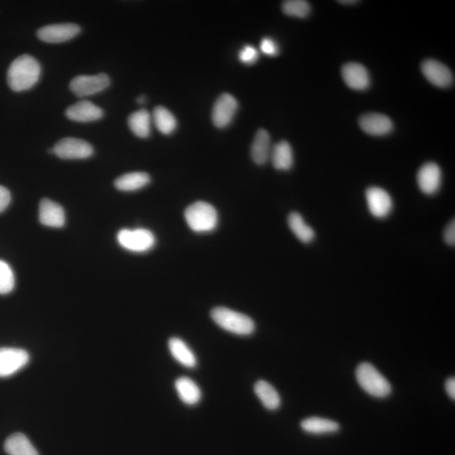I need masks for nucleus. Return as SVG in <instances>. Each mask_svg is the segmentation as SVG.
Returning a JSON list of instances; mask_svg holds the SVG:
<instances>
[{"label": "nucleus", "instance_id": "f257e3e1", "mask_svg": "<svg viewBox=\"0 0 455 455\" xmlns=\"http://www.w3.org/2000/svg\"><path fill=\"white\" fill-rule=\"evenodd\" d=\"M41 72V66L33 56H20L9 68V86L16 92L28 91L38 82Z\"/></svg>", "mask_w": 455, "mask_h": 455}, {"label": "nucleus", "instance_id": "f03ea898", "mask_svg": "<svg viewBox=\"0 0 455 455\" xmlns=\"http://www.w3.org/2000/svg\"><path fill=\"white\" fill-rule=\"evenodd\" d=\"M210 315L218 327L239 336H249L255 331L256 325L251 318L229 308H214Z\"/></svg>", "mask_w": 455, "mask_h": 455}, {"label": "nucleus", "instance_id": "7ed1b4c3", "mask_svg": "<svg viewBox=\"0 0 455 455\" xmlns=\"http://www.w3.org/2000/svg\"><path fill=\"white\" fill-rule=\"evenodd\" d=\"M186 224L196 233H208L216 229L218 212L213 205L196 202L187 207L184 213Z\"/></svg>", "mask_w": 455, "mask_h": 455}, {"label": "nucleus", "instance_id": "20e7f679", "mask_svg": "<svg viewBox=\"0 0 455 455\" xmlns=\"http://www.w3.org/2000/svg\"><path fill=\"white\" fill-rule=\"evenodd\" d=\"M356 378L361 388L370 395L385 398L391 393L390 382L371 364H360L356 370Z\"/></svg>", "mask_w": 455, "mask_h": 455}, {"label": "nucleus", "instance_id": "39448f33", "mask_svg": "<svg viewBox=\"0 0 455 455\" xmlns=\"http://www.w3.org/2000/svg\"><path fill=\"white\" fill-rule=\"evenodd\" d=\"M118 242L127 251L133 252H146L155 247V237L151 231L146 229L120 230Z\"/></svg>", "mask_w": 455, "mask_h": 455}, {"label": "nucleus", "instance_id": "423d86ee", "mask_svg": "<svg viewBox=\"0 0 455 455\" xmlns=\"http://www.w3.org/2000/svg\"><path fill=\"white\" fill-rule=\"evenodd\" d=\"M111 79L106 74L79 75L72 79L69 87L76 96L87 97L96 95L108 88Z\"/></svg>", "mask_w": 455, "mask_h": 455}, {"label": "nucleus", "instance_id": "0eeeda50", "mask_svg": "<svg viewBox=\"0 0 455 455\" xmlns=\"http://www.w3.org/2000/svg\"><path fill=\"white\" fill-rule=\"evenodd\" d=\"M53 154L62 159H84L94 154L91 144L80 138L64 137L53 147Z\"/></svg>", "mask_w": 455, "mask_h": 455}, {"label": "nucleus", "instance_id": "6e6552de", "mask_svg": "<svg viewBox=\"0 0 455 455\" xmlns=\"http://www.w3.org/2000/svg\"><path fill=\"white\" fill-rule=\"evenodd\" d=\"M28 352L14 347L0 349V378L14 376L29 363Z\"/></svg>", "mask_w": 455, "mask_h": 455}, {"label": "nucleus", "instance_id": "1a4fd4ad", "mask_svg": "<svg viewBox=\"0 0 455 455\" xmlns=\"http://www.w3.org/2000/svg\"><path fill=\"white\" fill-rule=\"evenodd\" d=\"M238 101L230 94H223L213 106L212 120L214 126L225 128L233 121L238 109Z\"/></svg>", "mask_w": 455, "mask_h": 455}, {"label": "nucleus", "instance_id": "9d476101", "mask_svg": "<svg viewBox=\"0 0 455 455\" xmlns=\"http://www.w3.org/2000/svg\"><path fill=\"white\" fill-rule=\"evenodd\" d=\"M80 30L79 26L74 23L48 25L38 30V38L47 43H62L74 38Z\"/></svg>", "mask_w": 455, "mask_h": 455}, {"label": "nucleus", "instance_id": "9b49d317", "mask_svg": "<svg viewBox=\"0 0 455 455\" xmlns=\"http://www.w3.org/2000/svg\"><path fill=\"white\" fill-rule=\"evenodd\" d=\"M366 200L370 213L377 218H385L393 208L391 195L381 187L372 186L366 191Z\"/></svg>", "mask_w": 455, "mask_h": 455}, {"label": "nucleus", "instance_id": "f8f14e48", "mask_svg": "<svg viewBox=\"0 0 455 455\" xmlns=\"http://www.w3.org/2000/svg\"><path fill=\"white\" fill-rule=\"evenodd\" d=\"M422 72L428 82L437 87H449L454 82L453 74L448 67L434 60L423 62Z\"/></svg>", "mask_w": 455, "mask_h": 455}, {"label": "nucleus", "instance_id": "ddd939ff", "mask_svg": "<svg viewBox=\"0 0 455 455\" xmlns=\"http://www.w3.org/2000/svg\"><path fill=\"white\" fill-rule=\"evenodd\" d=\"M66 117L77 123L96 122L103 118L104 111L90 101H80L65 111Z\"/></svg>", "mask_w": 455, "mask_h": 455}, {"label": "nucleus", "instance_id": "4468645a", "mask_svg": "<svg viewBox=\"0 0 455 455\" xmlns=\"http://www.w3.org/2000/svg\"><path fill=\"white\" fill-rule=\"evenodd\" d=\"M417 179L419 189L423 193L434 195L438 193L441 186V169L435 163H426L419 169Z\"/></svg>", "mask_w": 455, "mask_h": 455}, {"label": "nucleus", "instance_id": "2eb2a0df", "mask_svg": "<svg viewBox=\"0 0 455 455\" xmlns=\"http://www.w3.org/2000/svg\"><path fill=\"white\" fill-rule=\"evenodd\" d=\"M342 79L347 86L355 91H365L370 86V77L365 67L356 62H349L342 67Z\"/></svg>", "mask_w": 455, "mask_h": 455}, {"label": "nucleus", "instance_id": "dca6fc26", "mask_svg": "<svg viewBox=\"0 0 455 455\" xmlns=\"http://www.w3.org/2000/svg\"><path fill=\"white\" fill-rule=\"evenodd\" d=\"M65 213L60 204L43 198L39 204V220L44 226L62 228L65 225Z\"/></svg>", "mask_w": 455, "mask_h": 455}, {"label": "nucleus", "instance_id": "f3484780", "mask_svg": "<svg viewBox=\"0 0 455 455\" xmlns=\"http://www.w3.org/2000/svg\"><path fill=\"white\" fill-rule=\"evenodd\" d=\"M359 123L364 133L372 136H385L393 129L391 120L379 113L365 114L360 118Z\"/></svg>", "mask_w": 455, "mask_h": 455}, {"label": "nucleus", "instance_id": "a211bd4d", "mask_svg": "<svg viewBox=\"0 0 455 455\" xmlns=\"http://www.w3.org/2000/svg\"><path fill=\"white\" fill-rule=\"evenodd\" d=\"M271 137L265 129L257 133L251 148L252 159L258 166H263L270 159L271 152Z\"/></svg>", "mask_w": 455, "mask_h": 455}, {"label": "nucleus", "instance_id": "6ab92c4d", "mask_svg": "<svg viewBox=\"0 0 455 455\" xmlns=\"http://www.w3.org/2000/svg\"><path fill=\"white\" fill-rule=\"evenodd\" d=\"M270 159L279 171H289L293 166V153L287 141H280L271 148Z\"/></svg>", "mask_w": 455, "mask_h": 455}, {"label": "nucleus", "instance_id": "aec40b11", "mask_svg": "<svg viewBox=\"0 0 455 455\" xmlns=\"http://www.w3.org/2000/svg\"><path fill=\"white\" fill-rule=\"evenodd\" d=\"M151 179L145 172H131L125 174L115 181L116 189L121 191H135L144 189L150 184Z\"/></svg>", "mask_w": 455, "mask_h": 455}, {"label": "nucleus", "instance_id": "412c9836", "mask_svg": "<svg viewBox=\"0 0 455 455\" xmlns=\"http://www.w3.org/2000/svg\"><path fill=\"white\" fill-rule=\"evenodd\" d=\"M169 349L173 358L185 367L194 368L197 365V359L193 351L181 339L177 337L169 339Z\"/></svg>", "mask_w": 455, "mask_h": 455}, {"label": "nucleus", "instance_id": "4be33fe9", "mask_svg": "<svg viewBox=\"0 0 455 455\" xmlns=\"http://www.w3.org/2000/svg\"><path fill=\"white\" fill-rule=\"evenodd\" d=\"M152 118L149 111L141 109L129 116L128 124L130 130L137 137L146 138L151 133Z\"/></svg>", "mask_w": 455, "mask_h": 455}, {"label": "nucleus", "instance_id": "5701e85b", "mask_svg": "<svg viewBox=\"0 0 455 455\" xmlns=\"http://www.w3.org/2000/svg\"><path fill=\"white\" fill-rule=\"evenodd\" d=\"M176 389L180 399L186 405H193L199 403L201 390L193 379L187 377H181L176 379Z\"/></svg>", "mask_w": 455, "mask_h": 455}, {"label": "nucleus", "instance_id": "b1692460", "mask_svg": "<svg viewBox=\"0 0 455 455\" xmlns=\"http://www.w3.org/2000/svg\"><path fill=\"white\" fill-rule=\"evenodd\" d=\"M4 449L9 455H39L28 437L22 434L9 437L4 444Z\"/></svg>", "mask_w": 455, "mask_h": 455}, {"label": "nucleus", "instance_id": "393cba45", "mask_svg": "<svg viewBox=\"0 0 455 455\" xmlns=\"http://www.w3.org/2000/svg\"><path fill=\"white\" fill-rule=\"evenodd\" d=\"M288 225L293 235L302 243L309 244L315 239V231L310 225L306 224L300 213L293 212L288 218Z\"/></svg>", "mask_w": 455, "mask_h": 455}, {"label": "nucleus", "instance_id": "a878e982", "mask_svg": "<svg viewBox=\"0 0 455 455\" xmlns=\"http://www.w3.org/2000/svg\"><path fill=\"white\" fill-rule=\"evenodd\" d=\"M301 427L308 434H327L337 432L340 426L330 419L311 417L302 421Z\"/></svg>", "mask_w": 455, "mask_h": 455}, {"label": "nucleus", "instance_id": "bb28decb", "mask_svg": "<svg viewBox=\"0 0 455 455\" xmlns=\"http://www.w3.org/2000/svg\"><path fill=\"white\" fill-rule=\"evenodd\" d=\"M254 391L267 410H275L280 407L281 398L279 392L269 382L257 381L254 386Z\"/></svg>", "mask_w": 455, "mask_h": 455}, {"label": "nucleus", "instance_id": "cd10ccee", "mask_svg": "<svg viewBox=\"0 0 455 455\" xmlns=\"http://www.w3.org/2000/svg\"><path fill=\"white\" fill-rule=\"evenodd\" d=\"M153 121L156 128L164 135H172L177 127L175 116L166 107L162 106L155 107L153 113Z\"/></svg>", "mask_w": 455, "mask_h": 455}, {"label": "nucleus", "instance_id": "c85d7f7f", "mask_svg": "<svg viewBox=\"0 0 455 455\" xmlns=\"http://www.w3.org/2000/svg\"><path fill=\"white\" fill-rule=\"evenodd\" d=\"M282 10L286 16L303 19L310 15L311 9L305 0H288L283 3Z\"/></svg>", "mask_w": 455, "mask_h": 455}, {"label": "nucleus", "instance_id": "c756f323", "mask_svg": "<svg viewBox=\"0 0 455 455\" xmlns=\"http://www.w3.org/2000/svg\"><path fill=\"white\" fill-rule=\"evenodd\" d=\"M16 284L14 273L8 263L0 260V294L12 292Z\"/></svg>", "mask_w": 455, "mask_h": 455}, {"label": "nucleus", "instance_id": "7c9ffc66", "mask_svg": "<svg viewBox=\"0 0 455 455\" xmlns=\"http://www.w3.org/2000/svg\"><path fill=\"white\" fill-rule=\"evenodd\" d=\"M259 59V52L251 45L245 46L239 52V60L245 64H253Z\"/></svg>", "mask_w": 455, "mask_h": 455}, {"label": "nucleus", "instance_id": "2f4dec72", "mask_svg": "<svg viewBox=\"0 0 455 455\" xmlns=\"http://www.w3.org/2000/svg\"><path fill=\"white\" fill-rule=\"evenodd\" d=\"M261 51L267 56L274 57L279 55V47L274 40L266 38L261 43Z\"/></svg>", "mask_w": 455, "mask_h": 455}, {"label": "nucleus", "instance_id": "473e14b6", "mask_svg": "<svg viewBox=\"0 0 455 455\" xmlns=\"http://www.w3.org/2000/svg\"><path fill=\"white\" fill-rule=\"evenodd\" d=\"M444 240L449 247H454L455 245V221L452 220L449 224L446 226L444 231Z\"/></svg>", "mask_w": 455, "mask_h": 455}, {"label": "nucleus", "instance_id": "72a5a7b5", "mask_svg": "<svg viewBox=\"0 0 455 455\" xmlns=\"http://www.w3.org/2000/svg\"><path fill=\"white\" fill-rule=\"evenodd\" d=\"M11 202L10 191L6 187L0 186V213L4 212Z\"/></svg>", "mask_w": 455, "mask_h": 455}, {"label": "nucleus", "instance_id": "f704fd0d", "mask_svg": "<svg viewBox=\"0 0 455 455\" xmlns=\"http://www.w3.org/2000/svg\"><path fill=\"white\" fill-rule=\"evenodd\" d=\"M445 389L450 398L455 399V378L454 377L447 379L445 383Z\"/></svg>", "mask_w": 455, "mask_h": 455}, {"label": "nucleus", "instance_id": "c9c22d12", "mask_svg": "<svg viewBox=\"0 0 455 455\" xmlns=\"http://www.w3.org/2000/svg\"><path fill=\"white\" fill-rule=\"evenodd\" d=\"M137 102L138 104H144L146 102V96H140L137 98Z\"/></svg>", "mask_w": 455, "mask_h": 455}, {"label": "nucleus", "instance_id": "e433bc0d", "mask_svg": "<svg viewBox=\"0 0 455 455\" xmlns=\"http://www.w3.org/2000/svg\"><path fill=\"white\" fill-rule=\"evenodd\" d=\"M358 1H352V0H349V1H347V0H343V1H338V3L342 4H354Z\"/></svg>", "mask_w": 455, "mask_h": 455}]
</instances>
